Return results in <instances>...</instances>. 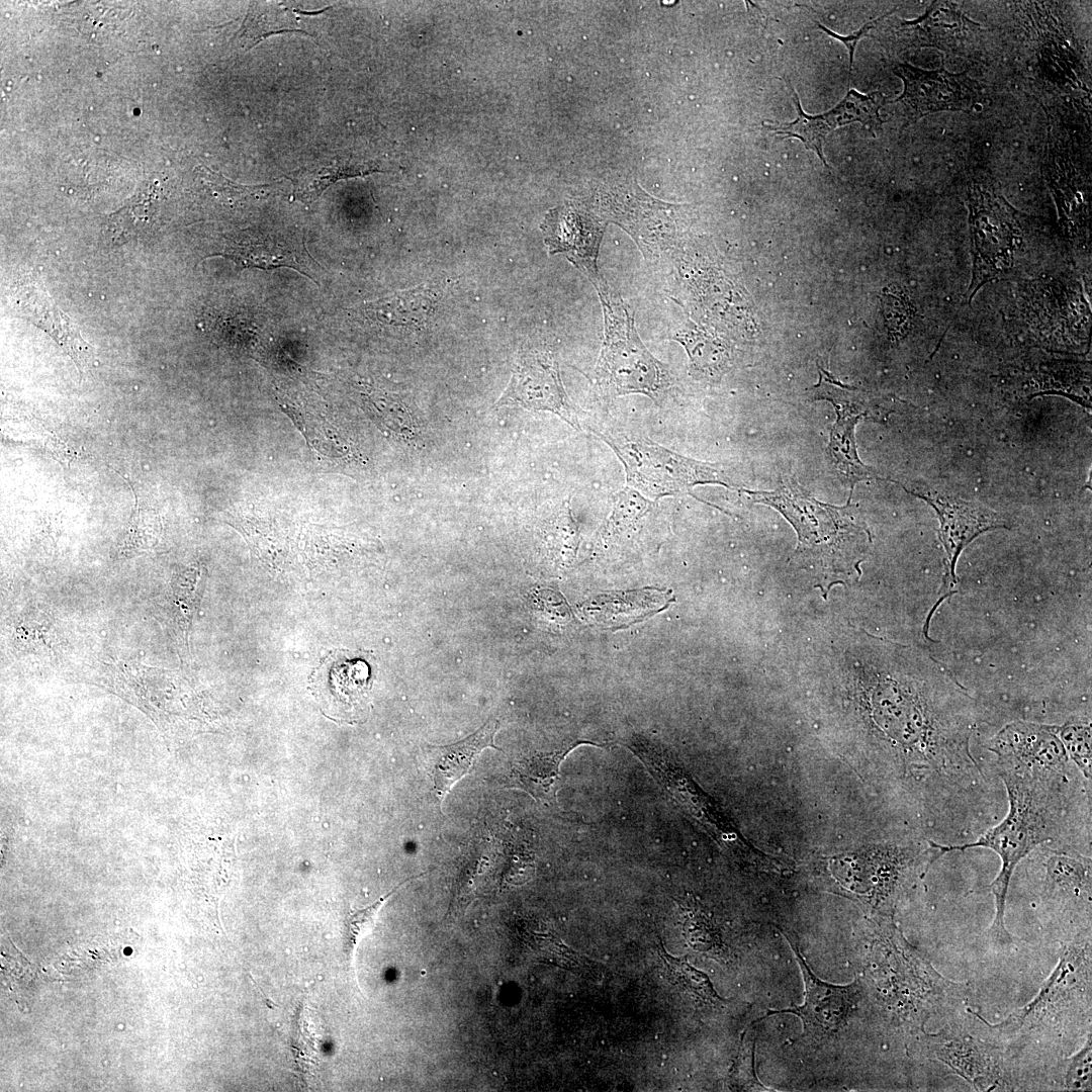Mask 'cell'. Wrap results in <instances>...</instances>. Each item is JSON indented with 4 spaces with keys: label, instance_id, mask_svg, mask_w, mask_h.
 I'll list each match as a JSON object with an SVG mask.
<instances>
[{
    "label": "cell",
    "instance_id": "cell-9",
    "mask_svg": "<svg viewBox=\"0 0 1092 1092\" xmlns=\"http://www.w3.org/2000/svg\"><path fill=\"white\" fill-rule=\"evenodd\" d=\"M372 665L361 653L336 650L314 669L311 687L322 710L338 720H356L369 703Z\"/></svg>",
    "mask_w": 1092,
    "mask_h": 1092
},
{
    "label": "cell",
    "instance_id": "cell-38",
    "mask_svg": "<svg viewBox=\"0 0 1092 1092\" xmlns=\"http://www.w3.org/2000/svg\"><path fill=\"white\" fill-rule=\"evenodd\" d=\"M882 303L889 330L894 333L905 331L911 318V311L905 298L893 292H885Z\"/></svg>",
    "mask_w": 1092,
    "mask_h": 1092
},
{
    "label": "cell",
    "instance_id": "cell-27",
    "mask_svg": "<svg viewBox=\"0 0 1092 1092\" xmlns=\"http://www.w3.org/2000/svg\"><path fill=\"white\" fill-rule=\"evenodd\" d=\"M784 80L792 92L798 116L793 122L789 123L762 122V127L778 135L799 139L804 143L807 149L812 150L817 154L825 167H828L823 154V144L830 131L825 126L820 114L808 115L803 111L799 97L792 84L788 79L784 78Z\"/></svg>",
    "mask_w": 1092,
    "mask_h": 1092
},
{
    "label": "cell",
    "instance_id": "cell-17",
    "mask_svg": "<svg viewBox=\"0 0 1092 1092\" xmlns=\"http://www.w3.org/2000/svg\"><path fill=\"white\" fill-rule=\"evenodd\" d=\"M499 728L496 719H489L474 733L448 745H425L421 748L423 762L440 804L451 788L470 770L474 760L485 748H495L494 735Z\"/></svg>",
    "mask_w": 1092,
    "mask_h": 1092
},
{
    "label": "cell",
    "instance_id": "cell-2",
    "mask_svg": "<svg viewBox=\"0 0 1092 1092\" xmlns=\"http://www.w3.org/2000/svg\"><path fill=\"white\" fill-rule=\"evenodd\" d=\"M604 316V339L594 380L605 398L642 394L661 404L673 387L667 364L642 342L631 306L604 277L594 284Z\"/></svg>",
    "mask_w": 1092,
    "mask_h": 1092
},
{
    "label": "cell",
    "instance_id": "cell-34",
    "mask_svg": "<svg viewBox=\"0 0 1092 1092\" xmlns=\"http://www.w3.org/2000/svg\"><path fill=\"white\" fill-rule=\"evenodd\" d=\"M886 103V97L878 91L870 94H861L850 89L845 97L837 104L842 111L847 124L860 122L871 133L876 136L883 120L879 110Z\"/></svg>",
    "mask_w": 1092,
    "mask_h": 1092
},
{
    "label": "cell",
    "instance_id": "cell-10",
    "mask_svg": "<svg viewBox=\"0 0 1092 1092\" xmlns=\"http://www.w3.org/2000/svg\"><path fill=\"white\" fill-rule=\"evenodd\" d=\"M902 486L935 510L940 524L939 538L947 555V574L952 582L960 554L976 537L987 531L1010 528L1003 516L980 503L940 492L921 482Z\"/></svg>",
    "mask_w": 1092,
    "mask_h": 1092
},
{
    "label": "cell",
    "instance_id": "cell-33",
    "mask_svg": "<svg viewBox=\"0 0 1092 1092\" xmlns=\"http://www.w3.org/2000/svg\"><path fill=\"white\" fill-rule=\"evenodd\" d=\"M1069 759L1077 766L1083 777L1090 781L1092 772L1091 725L1084 722H1067L1055 726Z\"/></svg>",
    "mask_w": 1092,
    "mask_h": 1092
},
{
    "label": "cell",
    "instance_id": "cell-7",
    "mask_svg": "<svg viewBox=\"0 0 1092 1092\" xmlns=\"http://www.w3.org/2000/svg\"><path fill=\"white\" fill-rule=\"evenodd\" d=\"M504 404L553 413L579 430L574 407L561 380L558 361L547 348L530 347L519 352L512 378L495 405Z\"/></svg>",
    "mask_w": 1092,
    "mask_h": 1092
},
{
    "label": "cell",
    "instance_id": "cell-25",
    "mask_svg": "<svg viewBox=\"0 0 1092 1092\" xmlns=\"http://www.w3.org/2000/svg\"><path fill=\"white\" fill-rule=\"evenodd\" d=\"M282 3L256 2L250 5L240 34L242 47L247 50L273 33L287 30H303L298 14Z\"/></svg>",
    "mask_w": 1092,
    "mask_h": 1092
},
{
    "label": "cell",
    "instance_id": "cell-19",
    "mask_svg": "<svg viewBox=\"0 0 1092 1092\" xmlns=\"http://www.w3.org/2000/svg\"><path fill=\"white\" fill-rule=\"evenodd\" d=\"M583 743L596 744L582 739L566 740L550 749L533 750L520 755L512 762L510 785L530 794L544 804L556 803L560 765L568 753Z\"/></svg>",
    "mask_w": 1092,
    "mask_h": 1092
},
{
    "label": "cell",
    "instance_id": "cell-37",
    "mask_svg": "<svg viewBox=\"0 0 1092 1092\" xmlns=\"http://www.w3.org/2000/svg\"><path fill=\"white\" fill-rule=\"evenodd\" d=\"M397 888H395L392 892L388 893L384 897L380 898L372 905L362 910L355 911L350 915L348 924V948L351 954L356 947V944L360 940L362 934L366 932L371 926V924L374 922L377 913L384 901L388 899Z\"/></svg>",
    "mask_w": 1092,
    "mask_h": 1092
},
{
    "label": "cell",
    "instance_id": "cell-18",
    "mask_svg": "<svg viewBox=\"0 0 1092 1092\" xmlns=\"http://www.w3.org/2000/svg\"><path fill=\"white\" fill-rule=\"evenodd\" d=\"M214 255L226 257L243 267H290L315 281L313 261L305 248L273 236L243 234L226 238L222 246L216 248Z\"/></svg>",
    "mask_w": 1092,
    "mask_h": 1092
},
{
    "label": "cell",
    "instance_id": "cell-16",
    "mask_svg": "<svg viewBox=\"0 0 1092 1092\" xmlns=\"http://www.w3.org/2000/svg\"><path fill=\"white\" fill-rule=\"evenodd\" d=\"M990 751L1026 766L1064 769L1069 756L1055 726L1016 721L1007 724L991 740Z\"/></svg>",
    "mask_w": 1092,
    "mask_h": 1092
},
{
    "label": "cell",
    "instance_id": "cell-22",
    "mask_svg": "<svg viewBox=\"0 0 1092 1092\" xmlns=\"http://www.w3.org/2000/svg\"><path fill=\"white\" fill-rule=\"evenodd\" d=\"M837 419L830 432L827 456L841 481L852 490L860 481L884 479L875 469L863 464L856 451L855 427L864 420L861 416L845 410L835 411Z\"/></svg>",
    "mask_w": 1092,
    "mask_h": 1092
},
{
    "label": "cell",
    "instance_id": "cell-26",
    "mask_svg": "<svg viewBox=\"0 0 1092 1092\" xmlns=\"http://www.w3.org/2000/svg\"><path fill=\"white\" fill-rule=\"evenodd\" d=\"M162 529L158 511L140 503L135 495L131 519L116 556L130 558L152 550L159 543Z\"/></svg>",
    "mask_w": 1092,
    "mask_h": 1092
},
{
    "label": "cell",
    "instance_id": "cell-3",
    "mask_svg": "<svg viewBox=\"0 0 1092 1092\" xmlns=\"http://www.w3.org/2000/svg\"><path fill=\"white\" fill-rule=\"evenodd\" d=\"M746 492L754 503L779 511L795 528L798 552L827 572H849L856 567L855 552L860 532L851 517L849 504L834 507L813 497L794 478L786 477L771 491Z\"/></svg>",
    "mask_w": 1092,
    "mask_h": 1092
},
{
    "label": "cell",
    "instance_id": "cell-23",
    "mask_svg": "<svg viewBox=\"0 0 1092 1092\" xmlns=\"http://www.w3.org/2000/svg\"><path fill=\"white\" fill-rule=\"evenodd\" d=\"M437 298L434 289L421 285L372 301L364 311L382 325L419 329L434 312Z\"/></svg>",
    "mask_w": 1092,
    "mask_h": 1092
},
{
    "label": "cell",
    "instance_id": "cell-11",
    "mask_svg": "<svg viewBox=\"0 0 1092 1092\" xmlns=\"http://www.w3.org/2000/svg\"><path fill=\"white\" fill-rule=\"evenodd\" d=\"M982 200L972 205L971 235L973 276L970 300L987 282L1005 275L1012 267L1017 249V233L1009 214L998 202Z\"/></svg>",
    "mask_w": 1092,
    "mask_h": 1092
},
{
    "label": "cell",
    "instance_id": "cell-20",
    "mask_svg": "<svg viewBox=\"0 0 1092 1092\" xmlns=\"http://www.w3.org/2000/svg\"><path fill=\"white\" fill-rule=\"evenodd\" d=\"M670 595L655 588L600 595L583 605L584 614L606 628L620 629L664 610Z\"/></svg>",
    "mask_w": 1092,
    "mask_h": 1092
},
{
    "label": "cell",
    "instance_id": "cell-6",
    "mask_svg": "<svg viewBox=\"0 0 1092 1092\" xmlns=\"http://www.w3.org/2000/svg\"><path fill=\"white\" fill-rule=\"evenodd\" d=\"M924 1054L946 1065L977 1091H1011L1017 1077L1004 1048L981 1039L958 1025L922 1035Z\"/></svg>",
    "mask_w": 1092,
    "mask_h": 1092
},
{
    "label": "cell",
    "instance_id": "cell-15",
    "mask_svg": "<svg viewBox=\"0 0 1092 1092\" xmlns=\"http://www.w3.org/2000/svg\"><path fill=\"white\" fill-rule=\"evenodd\" d=\"M612 221L620 224L636 242L646 259H655L673 249L675 226L670 205L648 195L631 192L624 207H602Z\"/></svg>",
    "mask_w": 1092,
    "mask_h": 1092
},
{
    "label": "cell",
    "instance_id": "cell-24",
    "mask_svg": "<svg viewBox=\"0 0 1092 1092\" xmlns=\"http://www.w3.org/2000/svg\"><path fill=\"white\" fill-rule=\"evenodd\" d=\"M1049 894L1064 898H1085L1091 895V861L1081 855L1056 851L1045 862Z\"/></svg>",
    "mask_w": 1092,
    "mask_h": 1092
},
{
    "label": "cell",
    "instance_id": "cell-35",
    "mask_svg": "<svg viewBox=\"0 0 1092 1092\" xmlns=\"http://www.w3.org/2000/svg\"><path fill=\"white\" fill-rule=\"evenodd\" d=\"M681 929L688 943L699 950H709L719 942L712 923L691 901L678 903Z\"/></svg>",
    "mask_w": 1092,
    "mask_h": 1092
},
{
    "label": "cell",
    "instance_id": "cell-30",
    "mask_svg": "<svg viewBox=\"0 0 1092 1092\" xmlns=\"http://www.w3.org/2000/svg\"><path fill=\"white\" fill-rule=\"evenodd\" d=\"M53 639L52 621L42 612H24L13 625L12 646L20 654L44 653Z\"/></svg>",
    "mask_w": 1092,
    "mask_h": 1092
},
{
    "label": "cell",
    "instance_id": "cell-4",
    "mask_svg": "<svg viewBox=\"0 0 1092 1092\" xmlns=\"http://www.w3.org/2000/svg\"><path fill=\"white\" fill-rule=\"evenodd\" d=\"M623 464L626 486L651 500L692 495L696 485L718 484L737 489L728 467L671 451L637 433L594 431Z\"/></svg>",
    "mask_w": 1092,
    "mask_h": 1092
},
{
    "label": "cell",
    "instance_id": "cell-29",
    "mask_svg": "<svg viewBox=\"0 0 1092 1092\" xmlns=\"http://www.w3.org/2000/svg\"><path fill=\"white\" fill-rule=\"evenodd\" d=\"M378 171L370 165H337L298 172L292 178L295 196L305 202L315 200L324 190L339 179L366 175Z\"/></svg>",
    "mask_w": 1092,
    "mask_h": 1092
},
{
    "label": "cell",
    "instance_id": "cell-28",
    "mask_svg": "<svg viewBox=\"0 0 1092 1092\" xmlns=\"http://www.w3.org/2000/svg\"><path fill=\"white\" fill-rule=\"evenodd\" d=\"M525 937L536 952L551 963L577 973L596 974L598 972L599 967L596 962L568 947L551 931H543L535 927L528 928Z\"/></svg>",
    "mask_w": 1092,
    "mask_h": 1092
},
{
    "label": "cell",
    "instance_id": "cell-1",
    "mask_svg": "<svg viewBox=\"0 0 1092 1092\" xmlns=\"http://www.w3.org/2000/svg\"><path fill=\"white\" fill-rule=\"evenodd\" d=\"M1009 802L1005 818L974 842L935 846L945 854L983 847L999 855L1001 869L990 885L995 900V915L989 934L1002 945L1013 941L1005 927V906L1015 868L1041 843L1055 841L1064 832L1071 806L1068 768L1051 769L1026 766L1009 759L996 758Z\"/></svg>",
    "mask_w": 1092,
    "mask_h": 1092
},
{
    "label": "cell",
    "instance_id": "cell-13",
    "mask_svg": "<svg viewBox=\"0 0 1092 1092\" xmlns=\"http://www.w3.org/2000/svg\"><path fill=\"white\" fill-rule=\"evenodd\" d=\"M9 297L18 315L50 334L72 358L81 375L93 367V348L83 340L69 317L54 303L37 276L33 273L18 276Z\"/></svg>",
    "mask_w": 1092,
    "mask_h": 1092
},
{
    "label": "cell",
    "instance_id": "cell-14",
    "mask_svg": "<svg viewBox=\"0 0 1092 1092\" xmlns=\"http://www.w3.org/2000/svg\"><path fill=\"white\" fill-rule=\"evenodd\" d=\"M541 228L550 254H565L593 285L603 277L598 266L606 228L602 218L583 208L565 205L550 210Z\"/></svg>",
    "mask_w": 1092,
    "mask_h": 1092
},
{
    "label": "cell",
    "instance_id": "cell-21",
    "mask_svg": "<svg viewBox=\"0 0 1092 1092\" xmlns=\"http://www.w3.org/2000/svg\"><path fill=\"white\" fill-rule=\"evenodd\" d=\"M670 340L679 343L689 358V373L695 379L719 381L732 363V349L720 337L688 320L672 333Z\"/></svg>",
    "mask_w": 1092,
    "mask_h": 1092
},
{
    "label": "cell",
    "instance_id": "cell-5",
    "mask_svg": "<svg viewBox=\"0 0 1092 1092\" xmlns=\"http://www.w3.org/2000/svg\"><path fill=\"white\" fill-rule=\"evenodd\" d=\"M1091 935L1077 934L1064 944L1059 963L1037 995L1016 1009L1002 1022L990 1025V1030L1008 1039L1024 1038L1034 1032L1063 1026L1072 1014L1090 1008L1091 1002Z\"/></svg>",
    "mask_w": 1092,
    "mask_h": 1092
},
{
    "label": "cell",
    "instance_id": "cell-31",
    "mask_svg": "<svg viewBox=\"0 0 1092 1092\" xmlns=\"http://www.w3.org/2000/svg\"><path fill=\"white\" fill-rule=\"evenodd\" d=\"M654 502L639 491L625 486L614 496L612 512L605 524L602 536L607 539L631 529L654 507Z\"/></svg>",
    "mask_w": 1092,
    "mask_h": 1092
},
{
    "label": "cell",
    "instance_id": "cell-8",
    "mask_svg": "<svg viewBox=\"0 0 1092 1092\" xmlns=\"http://www.w3.org/2000/svg\"><path fill=\"white\" fill-rule=\"evenodd\" d=\"M788 939L805 984V1001L800 1006L769 1011L770 1014L790 1013L798 1016L804 1028V1035L822 1039L835 1034L841 1029L862 998L863 986L859 979L851 984L838 986L823 982L815 976L800 952L799 946L790 932H782Z\"/></svg>",
    "mask_w": 1092,
    "mask_h": 1092
},
{
    "label": "cell",
    "instance_id": "cell-36",
    "mask_svg": "<svg viewBox=\"0 0 1092 1092\" xmlns=\"http://www.w3.org/2000/svg\"><path fill=\"white\" fill-rule=\"evenodd\" d=\"M1062 1087L1069 1091L1091 1090L1092 1044L1091 1033L1085 1044L1074 1056L1066 1059L1062 1066Z\"/></svg>",
    "mask_w": 1092,
    "mask_h": 1092
},
{
    "label": "cell",
    "instance_id": "cell-12",
    "mask_svg": "<svg viewBox=\"0 0 1092 1092\" xmlns=\"http://www.w3.org/2000/svg\"><path fill=\"white\" fill-rule=\"evenodd\" d=\"M892 70L904 83V91L895 102L904 109L906 125L938 111L969 110L975 102V82L965 74H950L943 68L927 71L900 63Z\"/></svg>",
    "mask_w": 1092,
    "mask_h": 1092
},
{
    "label": "cell",
    "instance_id": "cell-39",
    "mask_svg": "<svg viewBox=\"0 0 1092 1092\" xmlns=\"http://www.w3.org/2000/svg\"><path fill=\"white\" fill-rule=\"evenodd\" d=\"M894 10L890 11L889 13H887V14L879 17V18H877L876 20L868 22L861 28H859L857 31H854L853 33H851V34H849L847 36L839 35V34L833 32L832 30H830L829 28L825 27L821 23H817V25L824 32L828 33L830 36H833L834 38L840 40L841 42H843L845 44V47L847 48V50L849 52V72L851 73V68H852V63H853V55H854V50H855L857 41L863 35H866L868 33V31L871 28H873L880 20H882L885 17H887L888 15H890Z\"/></svg>",
    "mask_w": 1092,
    "mask_h": 1092
},
{
    "label": "cell",
    "instance_id": "cell-32",
    "mask_svg": "<svg viewBox=\"0 0 1092 1092\" xmlns=\"http://www.w3.org/2000/svg\"><path fill=\"white\" fill-rule=\"evenodd\" d=\"M658 952L670 981L707 1003L721 1005L724 1002L709 977L694 968L686 957L674 958L668 954L662 945Z\"/></svg>",
    "mask_w": 1092,
    "mask_h": 1092
}]
</instances>
